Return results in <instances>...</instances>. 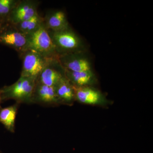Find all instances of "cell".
Masks as SVG:
<instances>
[{"label":"cell","mask_w":153,"mask_h":153,"mask_svg":"<svg viewBox=\"0 0 153 153\" xmlns=\"http://www.w3.org/2000/svg\"><path fill=\"white\" fill-rule=\"evenodd\" d=\"M36 81L30 77L20 76L13 84L0 89L3 101L13 99L19 104H30Z\"/></svg>","instance_id":"obj_1"},{"label":"cell","mask_w":153,"mask_h":153,"mask_svg":"<svg viewBox=\"0 0 153 153\" xmlns=\"http://www.w3.org/2000/svg\"><path fill=\"white\" fill-rule=\"evenodd\" d=\"M27 36V44L24 51L32 50L47 58L56 57L57 49L44 24Z\"/></svg>","instance_id":"obj_2"},{"label":"cell","mask_w":153,"mask_h":153,"mask_svg":"<svg viewBox=\"0 0 153 153\" xmlns=\"http://www.w3.org/2000/svg\"><path fill=\"white\" fill-rule=\"evenodd\" d=\"M22 53L23 54V67L21 76L37 80L49 60L52 58L44 57L32 50H26Z\"/></svg>","instance_id":"obj_3"},{"label":"cell","mask_w":153,"mask_h":153,"mask_svg":"<svg viewBox=\"0 0 153 153\" xmlns=\"http://www.w3.org/2000/svg\"><path fill=\"white\" fill-rule=\"evenodd\" d=\"M55 87L48 86L36 81L31 98V103L52 106L60 102Z\"/></svg>","instance_id":"obj_4"},{"label":"cell","mask_w":153,"mask_h":153,"mask_svg":"<svg viewBox=\"0 0 153 153\" xmlns=\"http://www.w3.org/2000/svg\"><path fill=\"white\" fill-rule=\"evenodd\" d=\"M38 6L35 1L19 2L8 16L9 22L12 25H15L31 19L38 13Z\"/></svg>","instance_id":"obj_5"},{"label":"cell","mask_w":153,"mask_h":153,"mask_svg":"<svg viewBox=\"0 0 153 153\" xmlns=\"http://www.w3.org/2000/svg\"><path fill=\"white\" fill-rule=\"evenodd\" d=\"M52 32V35L49 34L57 50L60 49L70 51L79 47V39L74 33L68 29Z\"/></svg>","instance_id":"obj_6"},{"label":"cell","mask_w":153,"mask_h":153,"mask_svg":"<svg viewBox=\"0 0 153 153\" xmlns=\"http://www.w3.org/2000/svg\"><path fill=\"white\" fill-rule=\"evenodd\" d=\"M27 41V35L20 32L14 26L13 30L0 35V43L14 48L21 53L25 51Z\"/></svg>","instance_id":"obj_7"},{"label":"cell","mask_w":153,"mask_h":153,"mask_svg":"<svg viewBox=\"0 0 153 153\" xmlns=\"http://www.w3.org/2000/svg\"><path fill=\"white\" fill-rule=\"evenodd\" d=\"M56 57L51 58L47 66L38 76L37 82L44 85L55 87L62 78L64 77L61 72L54 66Z\"/></svg>","instance_id":"obj_8"},{"label":"cell","mask_w":153,"mask_h":153,"mask_svg":"<svg viewBox=\"0 0 153 153\" xmlns=\"http://www.w3.org/2000/svg\"><path fill=\"white\" fill-rule=\"evenodd\" d=\"M19 103L11 106L0 108V123L9 131L15 132L16 119Z\"/></svg>","instance_id":"obj_9"},{"label":"cell","mask_w":153,"mask_h":153,"mask_svg":"<svg viewBox=\"0 0 153 153\" xmlns=\"http://www.w3.org/2000/svg\"><path fill=\"white\" fill-rule=\"evenodd\" d=\"M45 27L47 30L52 32L62 31L68 29V24L66 15L62 11H58L52 13L47 17Z\"/></svg>","instance_id":"obj_10"},{"label":"cell","mask_w":153,"mask_h":153,"mask_svg":"<svg viewBox=\"0 0 153 153\" xmlns=\"http://www.w3.org/2000/svg\"><path fill=\"white\" fill-rule=\"evenodd\" d=\"M75 97L80 102L84 104H95L100 100L99 94L89 88L73 85Z\"/></svg>","instance_id":"obj_11"},{"label":"cell","mask_w":153,"mask_h":153,"mask_svg":"<svg viewBox=\"0 0 153 153\" xmlns=\"http://www.w3.org/2000/svg\"><path fill=\"white\" fill-rule=\"evenodd\" d=\"M56 93L60 101L70 102L75 97L73 85L68 79L63 77L55 86Z\"/></svg>","instance_id":"obj_12"},{"label":"cell","mask_w":153,"mask_h":153,"mask_svg":"<svg viewBox=\"0 0 153 153\" xmlns=\"http://www.w3.org/2000/svg\"><path fill=\"white\" fill-rule=\"evenodd\" d=\"M43 24L44 19L37 13L31 19L13 26L20 32L29 35L35 32Z\"/></svg>","instance_id":"obj_13"},{"label":"cell","mask_w":153,"mask_h":153,"mask_svg":"<svg viewBox=\"0 0 153 153\" xmlns=\"http://www.w3.org/2000/svg\"><path fill=\"white\" fill-rule=\"evenodd\" d=\"M67 71V76L71 82L74 83V86L82 87L90 82L92 75L90 71Z\"/></svg>","instance_id":"obj_14"},{"label":"cell","mask_w":153,"mask_h":153,"mask_svg":"<svg viewBox=\"0 0 153 153\" xmlns=\"http://www.w3.org/2000/svg\"><path fill=\"white\" fill-rule=\"evenodd\" d=\"M66 70L72 71H90V66L87 60L80 58H74L65 63Z\"/></svg>","instance_id":"obj_15"},{"label":"cell","mask_w":153,"mask_h":153,"mask_svg":"<svg viewBox=\"0 0 153 153\" xmlns=\"http://www.w3.org/2000/svg\"><path fill=\"white\" fill-rule=\"evenodd\" d=\"M18 2L14 0H0V16H8Z\"/></svg>","instance_id":"obj_16"},{"label":"cell","mask_w":153,"mask_h":153,"mask_svg":"<svg viewBox=\"0 0 153 153\" xmlns=\"http://www.w3.org/2000/svg\"><path fill=\"white\" fill-rule=\"evenodd\" d=\"M3 101L2 98L1 94V90H0V103Z\"/></svg>","instance_id":"obj_17"},{"label":"cell","mask_w":153,"mask_h":153,"mask_svg":"<svg viewBox=\"0 0 153 153\" xmlns=\"http://www.w3.org/2000/svg\"><path fill=\"white\" fill-rule=\"evenodd\" d=\"M0 24H1V21H0Z\"/></svg>","instance_id":"obj_18"}]
</instances>
